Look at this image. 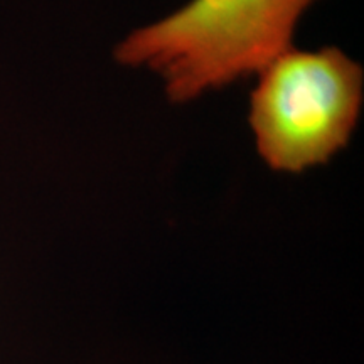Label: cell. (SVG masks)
<instances>
[{"mask_svg":"<svg viewBox=\"0 0 364 364\" xmlns=\"http://www.w3.org/2000/svg\"><path fill=\"white\" fill-rule=\"evenodd\" d=\"M363 98V68L341 49H287L258 73L250 97L262 161L290 174L331 161L351 140Z\"/></svg>","mask_w":364,"mask_h":364,"instance_id":"2","label":"cell"},{"mask_svg":"<svg viewBox=\"0 0 364 364\" xmlns=\"http://www.w3.org/2000/svg\"><path fill=\"white\" fill-rule=\"evenodd\" d=\"M316 0H191L117 44V63L147 68L172 103H188L260 73L292 48Z\"/></svg>","mask_w":364,"mask_h":364,"instance_id":"1","label":"cell"}]
</instances>
